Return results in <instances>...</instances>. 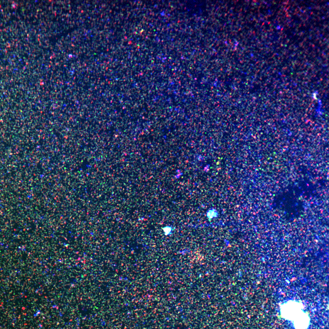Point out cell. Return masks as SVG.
<instances>
[{"label": "cell", "mask_w": 329, "mask_h": 329, "mask_svg": "<svg viewBox=\"0 0 329 329\" xmlns=\"http://www.w3.org/2000/svg\"><path fill=\"white\" fill-rule=\"evenodd\" d=\"M164 231L166 235L170 234L172 230V228L170 226H166L163 228Z\"/></svg>", "instance_id": "cell-1"}]
</instances>
